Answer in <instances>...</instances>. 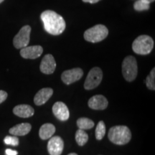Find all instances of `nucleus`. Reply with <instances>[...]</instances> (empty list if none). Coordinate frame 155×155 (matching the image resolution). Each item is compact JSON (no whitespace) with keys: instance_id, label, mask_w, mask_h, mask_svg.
Wrapping results in <instances>:
<instances>
[{"instance_id":"1","label":"nucleus","mask_w":155,"mask_h":155,"mask_svg":"<svg viewBox=\"0 0 155 155\" xmlns=\"http://www.w3.org/2000/svg\"><path fill=\"white\" fill-rule=\"evenodd\" d=\"M45 30L52 35H59L65 29V22L63 17L52 10H45L40 15Z\"/></svg>"},{"instance_id":"2","label":"nucleus","mask_w":155,"mask_h":155,"mask_svg":"<svg viewBox=\"0 0 155 155\" xmlns=\"http://www.w3.org/2000/svg\"><path fill=\"white\" fill-rule=\"evenodd\" d=\"M108 137L112 143L116 145H124L131 139L130 129L126 126H115L109 129Z\"/></svg>"},{"instance_id":"3","label":"nucleus","mask_w":155,"mask_h":155,"mask_svg":"<svg viewBox=\"0 0 155 155\" xmlns=\"http://www.w3.org/2000/svg\"><path fill=\"white\" fill-rule=\"evenodd\" d=\"M154 48V40L150 36L143 35L136 38L132 44V50L138 55L150 54Z\"/></svg>"},{"instance_id":"4","label":"nucleus","mask_w":155,"mask_h":155,"mask_svg":"<svg viewBox=\"0 0 155 155\" xmlns=\"http://www.w3.org/2000/svg\"><path fill=\"white\" fill-rule=\"evenodd\" d=\"M138 73V67L135 58L129 55L124 59L122 63V74L126 81L132 82L134 81Z\"/></svg>"},{"instance_id":"5","label":"nucleus","mask_w":155,"mask_h":155,"mask_svg":"<svg viewBox=\"0 0 155 155\" xmlns=\"http://www.w3.org/2000/svg\"><path fill=\"white\" fill-rule=\"evenodd\" d=\"M108 35V30L105 25H96L86 30L84 32V38L86 41L96 43L104 40Z\"/></svg>"},{"instance_id":"6","label":"nucleus","mask_w":155,"mask_h":155,"mask_svg":"<svg viewBox=\"0 0 155 155\" xmlns=\"http://www.w3.org/2000/svg\"><path fill=\"white\" fill-rule=\"evenodd\" d=\"M103 78V72L101 69L95 67L89 71L84 83L86 90H92L99 86Z\"/></svg>"},{"instance_id":"7","label":"nucleus","mask_w":155,"mask_h":155,"mask_svg":"<svg viewBox=\"0 0 155 155\" xmlns=\"http://www.w3.org/2000/svg\"><path fill=\"white\" fill-rule=\"evenodd\" d=\"M31 27L30 25H25L22 27L19 32L13 39V45L17 49H22L28 45L30 40Z\"/></svg>"},{"instance_id":"8","label":"nucleus","mask_w":155,"mask_h":155,"mask_svg":"<svg viewBox=\"0 0 155 155\" xmlns=\"http://www.w3.org/2000/svg\"><path fill=\"white\" fill-rule=\"evenodd\" d=\"M83 75V70L80 68H75L64 71L61 75V79L65 84L70 85L80 80Z\"/></svg>"},{"instance_id":"9","label":"nucleus","mask_w":155,"mask_h":155,"mask_svg":"<svg viewBox=\"0 0 155 155\" xmlns=\"http://www.w3.org/2000/svg\"><path fill=\"white\" fill-rule=\"evenodd\" d=\"M64 149V141L58 136L50 138L48 143V151L50 155H61Z\"/></svg>"},{"instance_id":"10","label":"nucleus","mask_w":155,"mask_h":155,"mask_svg":"<svg viewBox=\"0 0 155 155\" xmlns=\"http://www.w3.org/2000/svg\"><path fill=\"white\" fill-rule=\"evenodd\" d=\"M56 68L55 58L50 54H47L42 58L40 65V71L44 74L50 75L54 73Z\"/></svg>"},{"instance_id":"11","label":"nucleus","mask_w":155,"mask_h":155,"mask_svg":"<svg viewBox=\"0 0 155 155\" xmlns=\"http://www.w3.org/2000/svg\"><path fill=\"white\" fill-rule=\"evenodd\" d=\"M43 53V48L40 45L27 46L21 49L20 55L25 59H36Z\"/></svg>"},{"instance_id":"12","label":"nucleus","mask_w":155,"mask_h":155,"mask_svg":"<svg viewBox=\"0 0 155 155\" xmlns=\"http://www.w3.org/2000/svg\"><path fill=\"white\" fill-rule=\"evenodd\" d=\"M53 113L60 121H65L69 119L70 112L68 106L63 102L58 101L53 106Z\"/></svg>"},{"instance_id":"13","label":"nucleus","mask_w":155,"mask_h":155,"mask_svg":"<svg viewBox=\"0 0 155 155\" xmlns=\"http://www.w3.org/2000/svg\"><path fill=\"white\" fill-rule=\"evenodd\" d=\"M108 100L103 95H96L91 97L88 102L89 108L94 110H104L107 108Z\"/></svg>"},{"instance_id":"14","label":"nucleus","mask_w":155,"mask_h":155,"mask_svg":"<svg viewBox=\"0 0 155 155\" xmlns=\"http://www.w3.org/2000/svg\"><path fill=\"white\" fill-rule=\"evenodd\" d=\"M53 90L50 88L40 89L34 97V103L37 106H41L45 104L50 97L53 96Z\"/></svg>"},{"instance_id":"15","label":"nucleus","mask_w":155,"mask_h":155,"mask_svg":"<svg viewBox=\"0 0 155 155\" xmlns=\"http://www.w3.org/2000/svg\"><path fill=\"white\" fill-rule=\"evenodd\" d=\"M13 113L20 118H29L34 115L35 110L28 104H20L13 108Z\"/></svg>"},{"instance_id":"16","label":"nucleus","mask_w":155,"mask_h":155,"mask_svg":"<svg viewBox=\"0 0 155 155\" xmlns=\"http://www.w3.org/2000/svg\"><path fill=\"white\" fill-rule=\"evenodd\" d=\"M32 126L29 123H22L12 127L9 132L13 136H25L31 131Z\"/></svg>"},{"instance_id":"17","label":"nucleus","mask_w":155,"mask_h":155,"mask_svg":"<svg viewBox=\"0 0 155 155\" xmlns=\"http://www.w3.org/2000/svg\"><path fill=\"white\" fill-rule=\"evenodd\" d=\"M55 126L53 124H44L40 127V131H39V136L42 140L49 139L53 137V135L55 132Z\"/></svg>"},{"instance_id":"18","label":"nucleus","mask_w":155,"mask_h":155,"mask_svg":"<svg viewBox=\"0 0 155 155\" xmlns=\"http://www.w3.org/2000/svg\"><path fill=\"white\" fill-rule=\"evenodd\" d=\"M77 126L80 129L87 130L94 127V122L88 118L81 117L77 120Z\"/></svg>"},{"instance_id":"19","label":"nucleus","mask_w":155,"mask_h":155,"mask_svg":"<svg viewBox=\"0 0 155 155\" xmlns=\"http://www.w3.org/2000/svg\"><path fill=\"white\" fill-rule=\"evenodd\" d=\"M88 136L86 131L79 129L75 133V141L79 146L82 147L88 142Z\"/></svg>"},{"instance_id":"20","label":"nucleus","mask_w":155,"mask_h":155,"mask_svg":"<svg viewBox=\"0 0 155 155\" xmlns=\"http://www.w3.org/2000/svg\"><path fill=\"white\" fill-rule=\"evenodd\" d=\"M96 138L97 140H101L106 134V125L103 121H100L98 123L96 128Z\"/></svg>"},{"instance_id":"21","label":"nucleus","mask_w":155,"mask_h":155,"mask_svg":"<svg viewBox=\"0 0 155 155\" xmlns=\"http://www.w3.org/2000/svg\"><path fill=\"white\" fill-rule=\"evenodd\" d=\"M146 86L150 90H155V68H154L146 78Z\"/></svg>"},{"instance_id":"22","label":"nucleus","mask_w":155,"mask_h":155,"mask_svg":"<svg viewBox=\"0 0 155 155\" xmlns=\"http://www.w3.org/2000/svg\"><path fill=\"white\" fill-rule=\"evenodd\" d=\"M134 8L136 11L138 12L148 10L150 8V4L146 2L143 0H137L134 5Z\"/></svg>"},{"instance_id":"23","label":"nucleus","mask_w":155,"mask_h":155,"mask_svg":"<svg viewBox=\"0 0 155 155\" xmlns=\"http://www.w3.org/2000/svg\"><path fill=\"white\" fill-rule=\"evenodd\" d=\"M4 142L7 145H11L13 147H17L19 145V141L16 136H7L4 139Z\"/></svg>"},{"instance_id":"24","label":"nucleus","mask_w":155,"mask_h":155,"mask_svg":"<svg viewBox=\"0 0 155 155\" xmlns=\"http://www.w3.org/2000/svg\"><path fill=\"white\" fill-rule=\"evenodd\" d=\"M7 96H8V94H7V92L5 91L0 90V104L7 99Z\"/></svg>"},{"instance_id":"25","label":"nucleus","mask_w":155,"mask_h":155,"mask_svg":"<svg viewBox=\"0 0 155 155\" xmlns=\"http://www.w3.org/2000/svg\"><path fill=\"white\" fill-rule=\"evenodd\" d=\"M5 154L6 155H17L18 154V152H17L16 150H10V149H7V150H5Z\"/></svg>"},{"instance_id":"26","label":"nucleus","mask_w":155,"mask_h":155,"mask_svg":"<svg viewBox=\"0 0 155 155\" xmlns=\"http://www.w3.org/2000/svg\"><path fill=\"white\" fill-rule=\"evenodd\" d=\"M83 2L86 3H90V4H95L98 2L101 1V0H82Z\"/></svg>"},{"instance_id":"27","label":"nucleus","mask_w":155,"mask_h":155,"mask_svg":"<svg viewBox=\"0 0 155 155\" xmlns=\"http://www.w3.org/2000/svg\"><path fill=\"white\" fill-rule=\"evenodd\" d=\"M143 1L149 3V4H151V3L154 2V0H143Z\"/></svg>"},{"instance_id":"28","label":"nucleus","mask_w":155,"mask_h":155,"mask_svg":"<svg viewBox=\"0 0 155 155\" xmlns=\"http://www.w3.org/2000/svg\"><path fill=\"white\" fill-rule=\"evenodd\" d=\"M68 155H78V154H76V153H70V154Z\"/></svg>"},{"instance_id":"29","label":"nucleus","mask_w":155,"mask_h":155,"mask_svg":"<svg viewBox=\"0 0 155 155\" xmlns=\"http://www.w3.org/2000/svg\"><path fill=\"white\" fill-rule=\"evenodd\" d=\"M4 1H5V0H0V4H1L2 2H3Z\"/></svg>"}]
</instances>
